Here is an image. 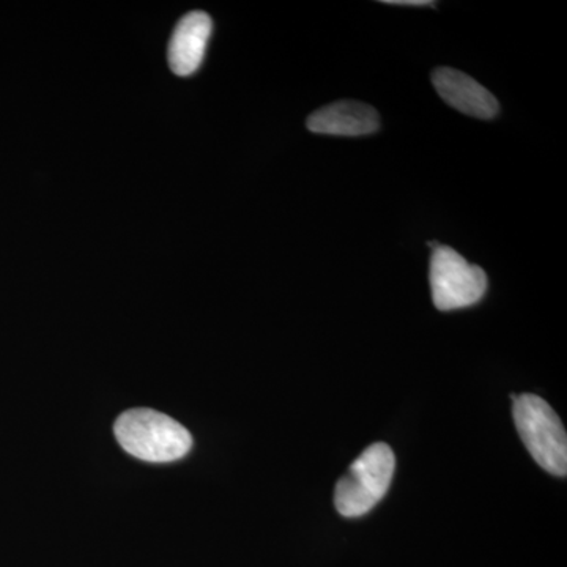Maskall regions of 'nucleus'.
I'll use <instances>...</instances> for the list:
<instances>
[{
	"instance_id": "f03ea898",
	"label": "nucleus",
	"mask_w": 567,
	"mask_h": 567,
	"mask_svg": "<svg viewBox=\"0 0 567 567\" xmlns=\"http://www.w3.org/2000/svg\"><path fill=\"white\" fill-rule=\"evenodd\" d=\"M395 470L393 450L386 443L369 446L339 480L334 505L341 516L354 518L374 509L391 486Z\"/></svg>"
},
{
	"instance_id": "20e7f679",
	"label": "nucleus",
	"mask_w": 567,
	"mask_h": 567,
	"mask_svg": "<svg viewBox=\"0 0 567 567\" xmlns=\"http://www.w3.org/2000/svg\"><path fill=\"white\" fill-rule=\"evenodd\" d=\"M432 248L429 281L432 301L440 311H456L480 303L487 292V275L477 265L445 245L429 244Z\"/></svg>"
},
{
	"instance_id": "0eeeda50",
	"label": "nucleus",
	"mask_w": 567,
	"mask_h": 567,
	"mask_svg": "<svg viewBox=\"0 0 567 567\" xmlns=\"http://www.w3.org/2000/svg\"><path fill=\"white\" fill-rule=\"evenodd\" d=\"M306 125L316 134L358 137L375 133L380 128V117L371 104L344 100L312 112Z\"/></svg>"
},
{
	"instance_id": "f257e3e1",
	"label": "nucleus",
	"mask_w": 567,
	"mask_h": 567,
	"mask_svg": "<svg viewBox=\"0 0 567 567\" xmlns=\"http://www.w3.org/2000/svg\"><path fill=\"white\" fill-rule=\"evenodd\" d=\"M126 453L145 462H173L189 453L192 434L177 421L151 409L123 413L114 427Z\"/></svg>"
},
{
	"instance_id": "39448f33",
	"label": "nucleus",
	"mask_w": 567,
	"mask_h": 567,
	"mask_svg": "<svg viewBox=\"0 0 567 567\" xmlns=\"http://www.w3.org/2000/svg\"><path fill=\"white\" fill-rule=\"evenodd\" d=\"M212 31V18L205 11H192L178 21L167 48V61L177 76H192L199 70Z\"/></svg>"
},
{
	"instance_id": "7ed1b4c3",
	"label": "nucleus",
	"mask_w": 567,
	"mask_h": 567,
	"mask_svg": "<svg viewBox=\"0 0 567 567\" xmlns=\"http://www.w3.org/2000/svg\"><path fill=\"white\" fill-rule=\"evenodd\" d=\"M518 435L536 464L555 476L567 473V436L561 420L544 399L533 394L514 398Z\"/></svg>"
},
{
	"instance_id": "6e6552de",
	"label": "nucleus",
	"mask_w": 567,
	"mask_h": 567,
	"mask_svg": "<svg viewBox=\"0 0 567 567\" xmlns=\"http://www.w3.org/2000/svg\"><path fill=\"white\" fill-rule=\"evenodd\" d=\"M386 6L398 7H434L435 3L431 0H385Z\"/></svg>"
},
{
	"instance_id": "423d86ee",
	"label": "nucleus",
	"mask_w": 567,
	"mask_h": 567,
	"mask_svg": "<svg viewBox=\"0 0 567 567\" xmlns=\"http://www.w3.org/2000/svg\"><path fill=\"white\" fill-rule=\"evenodd\" d=\"M432 84L439 95L454 110L477 118H494L499 111V104L494 95L480 82L462 71L436 69L432 73Z\"/></svg>"
}]
</instances>
